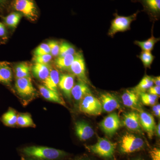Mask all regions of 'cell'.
<instances>
[{"instance_id": "6da1fadb", "label": "cell", "mask_w": 160, "mask_h": 160, "mask_svg": "<svg viewBox=\"0 0 160 160\" xmlns=\"http://www.w3.org/2000/svg\"><path fill=\"white\" fill-rule=\"evenodd\" d=\"M23 152L28 156L43 160H55L66 154L59 149L44 146H29L24 148Z\"/></svg>"}, {"instance_id": "7a4b0ae2", "label": "cell", "mask_w": 160, "mask_h": 160, "mask_svg": "<svg viewBox=\"0 0 160 160\" xmlns=\"http://www.w3.org/2000/svg\"><path fill=\"white\" fill-rule=\"evenodd\" d=\"M139 12V10H138L136 12L129 16H122L119 15L117 12L113 14L114 18L112 21L111 26L108 32L109 36L112 37L118 32L129 30L131 23L136 20Z\"/></svg>"}, {"instance_id": "3957f363", "label": "cell", "mask_w": 160, "mask_h": 160, "mask_svg": "<svg viewBox=\"0 0 160 160\" xmlns=\"http://www.w3.org/2000/svg\"><path fill=\"white\" fill-rule=\"evenodd\" d=\"M12 8L31 21L38 17V10L34 0H13Z\"/></svg>"}, {"instance_id": "277c9868", "label": "cell", "mask_w": 160, "mask_h": 160, "mask_svg": "<svg viewBox=\"0 0 160 160\" xmlns=\"http://www.w3.org/2000/svg\"><path fill=\"white\" fill-rule=\"evenodd\" d=\"M79 102V109L83 113L91 116L99 115L102 113V109L101 102L92 93L86 96Z\"/></svg>"}, {"instance_id": "5b68a950", "label": "cell", "mask_w": 160, "mask_h": 160, "mask_svg": "<svg viewBox=\"0 0 160 160\" xmlns=\"http://www.w3.org/2000/svg\"><path fill=\"white\" fill-rule=\"evenodd\" d=\"M116 147V144L104 138H99L94 145L88 146L87 148L89 151L100 157L105 158H111Z\"/></svg>"}, {"instance_id": "8992f818", "label": "cell", "mask_w": 160, "mask_h": 160, "mask_svg": "<svg viewBox=\"0 0 160 160\" xmlns=\"http://www.w3.org/2000/svg\"><path fill=\"white\" fill-rule=\"evenodd\" d=\"M142 139L134 135L127 133L122 138L120 149L122 153H130L138 151L144 146Z\"/></svg>"}, {"instance_id": "52a82bcc", "label": "cell", "mask_w": 160, "mask_h": 160, "mask_svg": "<svg viewBox=\"0 0 160 160\" xmlns=\"http://www.w3.org/2000/svg\"><path fill=\"white\" fill-rule=\"evenodd\" d=\"M69 70L80 81L88 83L86 75V64L82 52H78L75 55L74 59L72 63Z\"/></svg>"}, {"instance_id": "ba28073f", "label": "cell", "mask_w": 160, "mask_h": 160, "mask_svg": "<svg viewBox=\"0 0 160 160\" xmlns=\"http://www.w3.org/2000/svg\"><path fill=\"white\" fill-rule=\"evenodd\" d=\"M133 2H140L143 7L142 11L149 15L151 20L156 21L160 16V0H131Z\"/></svg>"}, {"instance_id": "9c48e42d", "label": "cell", "mask_w": 160, "mask_h": 160, "mask_svg": "<svg viewBox=\"0 0 160 160\" xmlns=\"http://www.w3.org/2000/svg\"><path fill=\"white\" fill-rule=\"evenodd\" d=\"M120 126V120L117 113L112 112L108 115L100 123V126L106 134L112 135L117 131Z\"/></svg>"}, {"instance_id": "30bf717a", "label": "cell", "mask_w": 160, "mask_h": 160, "mask_svg": "<svg viewBox=\"0 0 160 160\" xmlns=\"http://www.w3.org/2000/svg\"><path fill=\"white\" fill-rule=\"evenodd\" d=\"M15 88L18 93L23 97L31 96L35 91L30 77L17 79Z\"/></svg>"}, {"instance_id": "8fae6325", "label": "cell", "mask_w": 160, "mask_h": 160, "mask_svg": "<svg viewBox=\"0 0 160 160\" xmlns=\"http://www.w3.org/2000/svg\"><path fill=\"white\" fill-rule=\"evenodd\" d=\"M100 101L103 111L106 112H111L121 107L119 102L113 95L105 92L100 95Z\"/></svg>"}, {"instance_id": "7c38bea8", "label": "cell", "mask_w": 160, "mask_h": 160, "mask_svg": "<svg viewBox=\"0 0 160 160\" xmlns=\"http://www.w3.org/2000/svg\"><path fill=\"white\" fill-rule=\"evenodd\" d=\"M124 106L131 109L139 110V94L134 89H127L122 96Z\"/></svg>"}, {"instance_id": "4fadbf2b", "label": "cell", "mask_w": 160, "mask_h": 160, "mask_svg": "<svg viewBox=\"0 0 160 160\" xmlns=\"http://www.w3.org/2000/svg\"><path fill=\"white\" fill-rule=\"evenodd\" d=\"M139 115L141 126L147 132L149 137L152 138L156 128L154 118L150 113L142 111H140Z\"/></svg>"}, {"instance_id": "5bb4252c", "label": "cell", "mask_w": 160, "mask_h": 160, "mask_svg": "<svg viewBox=\"0 0 160 160\" xmlns=\"http://www.w3.org/2000/svg\"><path fill=\"white\" fill-rule=\"evenodd\" d=\"M76 133L80 140L86 141L92 137L94 130L89 124L84 121H78L75 125Z\"/></svg>"}, {"instance_id": "9a60e30c", "label": "cell", "mask_w": 160, "mask_h": 160, "mask_svg": "<svg viewBox=\"0 0 160 160\" xmlns=\"http://www.w3.org/2000/svg\"><path fill=\"white\" fill-rule=\"evenodd\" d=\"M123 123L124 126L129 130L133 131H141L139 115L135 112H131L124 114Z\"/></svg>"}, {"instance_id": "2e32d148", "label": "cell", "mask_w": 160, "mask_h": 160, "mask_svg": "<svg viewBox=\"0 0 160 160\" xmlns=\"http://www.w3.org/2000/svg\"><path fill=\"white\" fill-rule=\"evenodd\" d=\"M74 86V77L72 75L63 74L60 77L58 86L65 96L70 98L71 91Z\"/></svg>"}, {"instance_id": "e0dca14e", "label": "cell", "mask_w": 160, "mask_h": 160, "mask_svg": "<svg viewBox=\"0 0 160 160\" xmlns=\"http://www.w3.org/2000/svg\"><path fill=\"white\" fill-rule=\"evenodd\" d=\"M91 93L87 83L80 80L74 85L71 91V96L76 101L78 102L86 96Z\"/></svg>"}, {"instance_id": "ac0fdd59", "label": "cell", "mask_w": 160, "mask_h": 160, "mask_svg": "<svg viewBox=\"0 0 160 160\" xmlns=\"http://www.w3.org/2000/svg\"><path fill=\"white\" fill-rule=\"evenodd\" d=\"M38 89L40 93L44 98L50 102L58 103L62 106H66V103L60 97L58 92H56L42 85H39Z\"/></svg>"}, {"instance_id": "d6986e66", "label": "cell", "mask_w": 160, "mask_h": 160, "mask_svg": "<svg viewBox=\"0 0 160 160\" xmlns=\"http://www.w3.org/2000/svg\"><path fill=\"white\" fill-rule=\"evenodd\" d=\"M60 74L56 69H52L48 77L43 81V86L58 92V86L60 80Z\"/></svg>"}, {"instance_id": "ffe728a7", "label": "cell", "mask_w": 160, "mask_h": 160, "mask_svg": "<svg viewBox=\"0 0 160 160\" xmlns=\"http://www.w3.org/2000/svg\"><path fill=\"white\" fill-rule=\"evenodd\" d=\"M51 69L48 64L35 63L32 68V71L35 77L44 81L48 77Z\"/></svg>"}, {"instance_id": "44dd1931", "label": "cell", "mask_w": 160, "mask_h": 160, "mask_svg": "<svg viewBox=\"0 0 160 160\" xmlns=\"http://www.w3.org/2000/svg\"><path fill=\"white\" fill-rule=\"evenodd\" d=\"M12 79V72L9 64L0 62V83L9 85Z\"/></svg>"}, {"instance_id": "7402d4cb", "label": "cell", "mask_w": 160, "mask_h": 160, "mask_svg": "<svg viewBox=\"0 0 160 160\" xmlns=\"http://www.w3.org/2000/svg\"><path fill=\"white\" fill-rule=\"evenodd\" d=\"M75 55H67L63 57L58 56L55 60V65L62 70H69L72 63L74 59Z\"/></svg>"}, {"instance_id": "603a6c76", "label": "cell", "mask_w": 160, "mask_h": 160, "mask_svg": "<svg viewBox=\"0 0 160 160\" xmlns=\"http://www.w3.org/2000/svg\"><path fill=\"white\" fill-rule=\"evenodd\" d=\"M159 41V38H155L152 34L151 37L148 40L143 42L136 41L134 42V44L140 47L142 51L151 52L154 48L156 43Z\"/></svg>"}, {"instance_id": "cb8c5ba5", "label": "cell", "mask_w": 160, "mask_h": 160, "mask_svg": "<svg viewBox=\"0 0 160 160\" xmlns=\"http://www.w3.org/2000/svg\"><path fill=\"white\" fill-rule=\"evenodd\" d=\"M153 85L152 78L149 76L146 75L133 89L140 94L146 92L150 87L153 86Z\"/></svg>"}, {"instance_id": "d4e9b609", "label": "cell", "mask_w": 160, "mask_h": 160, "mask_svg": "<svg viewBox=\"0 0 160 160\" xmlns=\"http://www.w3.org/2000/svg\"><path fill=\"white\" fill-rule=\"evenodd\" d=\"M22 15L18 12H11L5 17H3V20L5 24L7 26L12 28H16L19 23Z\"/></svg>"}, {"instance_id": "484cf974", "label": "cell", "mask_w": 160, "mask_h": 160, "mask_svg": "<svg viewBox=\"0 0 160 160\" xmlns=\"http://www.w3.org/2000/svg\"><path fill=\"white\" fill-rule=\"evenodd\" d=\"M17 118L16 112L14 109H10L3 115L1 118V120L6 126H12L16 124Z\"/></svg>"}, {"instance_id": "4316f807", "label": "cell", "mask_w": 160, "mask_h": 160, "mask_svg": "<svg viewBox=\"0 0 160 160\" xmlns=\"http://www.w3.org/2000/svg\"><path fill=\"white\" fill-rule=\"evenodd\" d=\"M30 68L28 64L22 62L15 67V73L17 79L30 77Z\"/></svg>"}, {"instance_id": "83f0119b", "label": "cell", "mask_w": 160, "mask_h": 160, "mask_svg": "<svg viewBox=\"0 0 160 160\" xmlns=\"http://www.w3.org/2000/svg\"><path fill=\"white\" fill-rule=\"evenodd\" d=\"M16 124L23 127H34L36 126L31 116L28 113H21L18 115Z\"/></svg>"}, {"instance_id": "f1b7e54d", "label": "cell", "mask_w": 160, "mask_h": 160, "mask_svg": "<svg viewBox=\"0 0 160 160\" xmlns=\"http://www.w3.org/2000/svg\"><path fill=\"white\" fill-rule=\"evenodd\" d=\"M141 101L143 104L146 106H153L156 103L158 96L155 95L142 92L140 93Z\"/></svg>"}, {"instance_id": "f546056e", "label": "cell", "mask_w": 160, "mask_h": 160, "mask_svg": "<svg viewBox=\"0 0 160 160\" xmlns=\"http://www.w3.org/2000/svg\"><path fill=\"white\" fill-rule=\"evenodd\" d=\"M74 47L69 43L63 42L60 45L59 53L58 56L63 57L67 55L76 54Z\"/></svg>"}, {"instance_id": "4dcf8cb0", "label": "cell", "mask_w": 160, "mask_h": 160, "mask_svg": "<svg viewBox=\"0 0 160 160\" xmlns=\"http://www.w3.org/2000/svg\"><path fill=\"white\" fill-rule=\"evenodd\" d=\"M138 57L146 68H150L155 58L154 56L152 54L151 52L144 51H142Z\"/></svg>"}, {"instance_id": "1f68e13d", "label": "cell", "mask_w": 160, "mask_h": 160, "mask_svg": "<svg viewBox=\"0 0 160 160\" xmlns=\"http://www.w3.org/2000/svg\"><path fill=\"white\" fill-rule=\"evenodd\" d=\"M48 54H50V49L48 44H46V43H42L41 44L37 47L34 51L35 56Z\"/></svg>"}, {"instance_id": "d6a6232c", "label": "cell", "mask_w": 160, "mask_h": 160, "mask_svg": "<svg viewBox=\"0 0 160 160\" xmlns=\"http://www.w3.org/2000/svg\"><path fill=\"white\" fill-rule=\"evenodd\" d=\"M52 59L51 54L42 55L34 56L33 61L35 63L40 64H48Z\"/></svg>"}, {"instance_id": "836d02e7", "label": "cell", "mask_w": 160, "mask_h": 160, "mask_svg": "<svg viewBox=\"0 0 160 160\" xmlns=\"http://www.w3.org/2000/svg\"><path fill=\"white\" fill-rule=\"evenodd\" d=\"M47 44L49 46L51 55L53 57L58 56L60 50V45L58 43L55 41H50Z\"/></svg>"}, {"instance_id": "e575fe53", "label": "cell", "mask_w": 160, "mask_h": 160, "mask_svg": "<svg viewBox=\"0 0 160 160\" xmlns=\"http://www.w3.org/2000/svg\"><path fill=\"white\" fill-rule=\"evenodd\" d=\"M152 160H160V149L158 148H154L149 152Z\"/></svg>"}, {"instance_id": "d590c367", "label": "cell", "mask_w": 160, "mask_h": 160, "mask_svg": "<svg viewBox=\"0 0 160 160\" xmlns=\"http://www.w3.org/2000/svg\"><path fill=\"white\" fill-rule=\"evenodd\" d=\"M147 91L149 94L155 95L159 97L160 94V87L159 86H152Z\"/></svg>"}, {"instance_id": "8d00e7d4", "label": "cell", "mask_w": 160, "mask_h": 160, "mask_svg": "<svg viewBox=\"0 0 160 160\" xmlns=\"http://www.w3.org/2000/svg\"><path fill=\"white\" fill-rule=\"evenodd\" d=\"M152 112L155 116L159 118L160 117V104L156 105H153L152 108Z\"/></svg>"}, {"instance_id": "74e56055", "label": "cell", "mask_w": 160, "mask_h": 160, "mask_svg": "<svg viewBox=\"0 0 160 160\" xmlns=\"http://www.w3.org/2000/svg\"><path fill=\"white\" fill-rule=\"evenodd\" d=\"M6 27L2 23L0 22V37L6 35Z\"/></svg>"}, {"instance_id": "f35d334b", "label": "cell", "mask_w": 160, "mask_h": 160, "mask_svg": "<svg viewBox=\"0 0 160 160\" xmlns=\"http://www.w3.org/2000/svg\"><path fill=\"white\" fill-rule=\"evenodd\" d=\"M152 81L153 84H155L156 86H160V76L157 77L152 78Z\"/></svg>"}, {"instance_id": "ab89813d", "label": "cell", "mask_w": 160, "mask_h": 160, "mask_svg": "<svg viewBox=\"0 0 160 160\" xmlns=\"http://www.w3.org/2000/svg\"><path fill=\"white\" fill-rule=\"evenodd\" d=\"M157 133L158 136L160 137V123L158 124L157 127Z\"/></svg>"}, {"instance_id": "60d3db41", "label": "cell", "mask_w": 160, "mask_h": 160, "mask_svg": "<svg viewBox=\"0 0 160 160\" xmlns=\"http://www.w3.org/2000/svg\"><path fill=\"white\" fill-rule=\"evenodd\" d=\"M9 0H0V6H3Z\"/></svg>"}, {"instance_id": "b9f144b4", "label": "cell", "mask_w": 160, "mask_h": 160, "mask_svg": "<svg viewBox=\"0 0 160 160\" xmlns=\"http://www.w3.org/2000/svg\"><path fill=\"white\" fill-rule=\"evenodd\" d=\"M22 160H26V159H23Z\"/></svg>"}, {"instance_id": "7bdbcfd3", "label": "cell", "mask_w": 160, "mask_h": 160, "mask_svg": "<svg viewBox=\"0 0 160 160\" xmlns=\"http://www.w3.org/2000/svg\"></svg>"}, {"instance_id": "ee69618b", "label": "cell", "mask_w": 160, "mask_h": 160, "mask_svg": "<svg viewBox=\"0 0 160 160\" xmlns=\"http://www.w3.org/2000/svg\"><path fill=\"white\" fill-rule=\"evenodd\" d=\"M140 160V159H137V160Z\"/></svg>"}]
</instances>
